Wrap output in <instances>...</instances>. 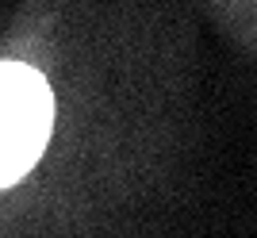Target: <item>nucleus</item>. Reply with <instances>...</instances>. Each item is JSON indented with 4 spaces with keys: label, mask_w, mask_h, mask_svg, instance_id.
<instances>
[{
    "label": "nucleus",
    "mask_w": 257,
    "mask_h": 238,
    "mask_svg": "<svg viewBox=\"0 0 257 238\" xmlns=\"http://www.w3.org/2000/svg\"><path fill=\"white\" fill-rule=\"evenodd\" d=\"M54 92L39 69L0 62V188L16 184L46 150Z\"/></svg>",
    "instance_id": "1"
}]
</instances>
